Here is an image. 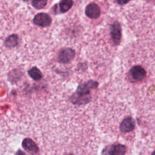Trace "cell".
I'll use <instances>...</instances> for the list:
<instances>
[{
	"label": "cell",
	"mask_w": 155,
	"mask_h": 155,
	"mask_svg": "<svg viewBox=\"0 0 155 155\" xmlns=\"http://www.w3.org/2000/svg\"><path fill=\"white\" fill-rule=\"evenodd\" d=\"M97 82L93 80L79 84L76 93L70 97V101L76 105L87 104L91 100V96L90 95L91 90L97 88Z\"/></svg>",
	"instance_id": "obj_1"
},
{
	"label": "cell",
	"mask_w": 155,
	"mask_h": 155,
	"mask_svg": "<svg viewBox=\"0 0 155 155\" xmlns=\"http://www.w3.org/2000/svg\"><path fill=\"white\" fill-rule=\"evenodd\" d=\"M126 147L119 143L105 147L102 151V155H125Z\"/></svg>",
	"instance_id": "obj_2"
},
{
	"label": "cell",
	"mask_w": 155,
	"mask_h": 155,
	"mask_svg": "<svg viewBox=\"0 0 155 155\" xmlns=\"http://www.w3.org/2000/svg\"><path fill=\"white\" fill-rule=\"evenodd\" d=\"M110 34L113 41L115 45H119L122 37V30L120 24L119 22H114L110 27Z\"/></svg>",
	"instance_id": "obj_3"
},
{
	"label": "cell",
	"mask_w": 155,
	"mask_h": 155,
	"mask_svg": "<svg viewBox=\"0 0 155 155\" xmlns=\"http://www.w3.org/2000/svg\"><path fill=\"white\" fill-rule=\"evenodd\" d=\"M129 74L133 81H140L146 77L147 73L140 65H135L131 68L129 71Z\"/></svg>",
	"instance_id": "obj_4"
},
{
	"label": "cell",
	"mask_w": 155,
	"mask_h": 155,
	"mask_svg": "<svg viewBox=\"0 0 155 155\" xmlns=\"http://www.w3.org/2000/svg\"><path fill=\"white\" fill-rule=\"evenodd\" d=\"M51 22V18L49 15L45 13H39L36 15L33 18V23L42 27H48Z\"/></svg>",
	"instance_id": "obj_5"
},
{
	"label": "cell",
	"mask_w": 155,
	"mask_h": 155,
	"mask_svg": "<svg viewBox=\"0 0 155 155\" xmlns=\"http://www.w3.org/2000/svg\"><path fill=\"white\" fill-rule=\"evenodd\" d=\"M75 56L74 51L71 48H62L58 54V61L64 64L70 62Z\"/></svg>",
	"instance_id": "obj_6"
},
{
	"label": "cell",
	"mask_w": 155,
	"mask_h": 155,
	"mask_svg": "<svg viewBox=\"0 0 155 155\" xmlns=\"http://www.w3.org/2000/svg\"><path fill=\"white\" fill-rule=\"evenodd\" d=\"M85 13L88 18L91 19H96L100 16L101 9L97 4L94 2H91L86 6Z\"/></svg>",
	"instance_id": "obj_7"
},
{
	"label": "cell",
	"mask_w": 155,
	"mask_h": 155,
	"mask_svg": "<svg viewBox=\"0 0 155 155\" xmlns=\"http://www.w3.org/2000/svg\"><path fill=\"white\" fill-rule=\"evenodd\" d=\"M135 123L134 119L131 117H127L123 119L120 124L119 129L122 133H128L133 130Z\"/></svg>",
	"instance_id": "obj_8"
},
{
	"label": "cell",
	"mask_w": 155,
	"mask_h": 155,
	"mask_svg": "<svg viewBox=\"0 0 155 155\" xmlns=\"http://www.w3.org/2000/svg\"><path fill=\"white\" fill-rule=\"evenodd\" d=\"M22 146L26 151L31 154H36L39 150L36 143L30 138L24 139L22 141Z\"/></svg>",
	"instance_id": "obj_9"
},
{
	"label": "cell",
	"mask_w": 155,
	"mask_h": 155,
	"mask_svg": "<svg viewBox=\"0 0 155 155\" xmlns=\"http://www.w3.org/2000/svg\"><path fill=\"white\" fill-rule=\"evenodd\" d=\"M18 44V37L15 34H12L8 36L4 41V45L5 47L12 48L16 46Z\"/></svg>",
	"instance_id": "obj_10"
},
{
	"label": "cell",
	"mask_w": 155,
	"mask_h": 155,
	"mask_svg": "<svg viewBox=\"0 0 155 155\" xmlns=\"http://www.w3.org/2000/svg\"><path fill=\"white\" fill-rule=\"evenodd\" d=\"M28 74L35 81H39L42 79L43 75L40 70L36 67H33L28 71Z\"/></svg>",
	"instance_id": "obj_11"
},
{
	"label": "cell",
	"mask_w": 155,
	"mask_h": 155,
	"mask_svg": "<svg viewBox=\"0 0 155 155\" xmlns=\"http://www.w3.org/2000/svg\"><path fill=\"white\" fill-rule=\"evenodd\" d=\"M73 5V1L71 0H62L59 2V10L61 13H65L68 11Z\"/></svg>",
	"instance_id": "obj_12"
},
{
	"label": "cell",
	"mask_w": 155,
	"mask_h": 155,
	"mask_svg": "<svg viewBox=\"0 0 155 155\" xmlns=\"http://www.w3.org/2000/svg\"><path fill=\"white\" fill-rule=\"evenodd\" d=\"M47 4V1H34L31 2V5L36 9L43 8Z\"/></svg>",
	"instance_id": "obj_13"
},
{
	"label": "cell",
	"mask_w": 155,
	"mask_h": 155,
	"mask_svg": "<svg viewBox=\"0 0 155 155\" xmlns=\"http://www.w3.org/2000/svg\"><path fill=\"white\" fill-rule=\"evenodd\" d=\"M15 155H27V154H26L25 153H24L23 151H22L21 150H18V151L16 153Z\"/></svg>",
	"instance_id": "obj_14"
},
{
	"label": "cell",
	"mask_w": 155,
	"mask_h": 155,
	"mask_svg": "<svg viewBox=\"0 0 155 155\" xmlns=\"http://www.w3.org/2000/svg\"><path fill=\"white\" fill-rule=\"evenodd\" d=\"M117 2L121 5H122V4H126L127 2H128V1H117Z\"/></svg>",
	"instance_id": "obj_15"
},
{
	"label": "cell",
	"mask_w": 155,
	"mask_h": 155,
	"mask_svg": "<svg viewBox=\"0 0 155 155\" xmlns=\"http://www.w3.org/2000/svg\"><path fill=\"white\" fill-rule=\"evenodd\" d=\"M151 155H155V150L152 153V154H151Z\"/></svg>",
	"instance_id": "obj_16"
},
{
	"label": "cell",
	"mask_w": 155,
	"mask_h": 155,
	"mask_svg": "<svg viewBox=\"0 0 155 155\" xmlns=\"http://www.w3.org/2000/svg\"><path fill=\"white\" fill-rule=\"evenodd\" d=\"M68 155H73V154H68Z\"/></svg>",
	"instance_id": "obj_17"
}]
</instances>
